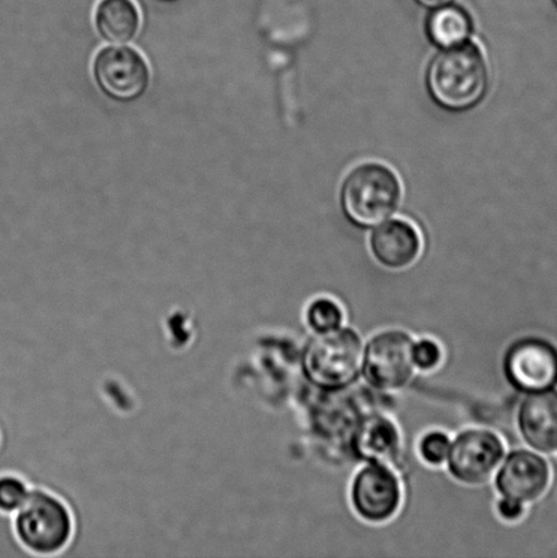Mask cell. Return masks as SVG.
Returning <instances> with one entry per match:
<instances>
[{
  "label": "cell",
  "instance_id": "6da1fadb",
  "mask_svg": "<svg viewBox=\"0 0 557 558\" xmlns=\"http://www.w3.org/2000/svg\"><path fill=\"white\" fill-rule=\"evenodd\" d=\"M489 71L483 49L473 43L446 48L429 64L431 96L450 111H465L483 100Z\"/></svg>",
  "mask_w": 557,
  "mask_h": 558
},
{
  "label": "cell",
  "instance_id": "7a4b0ae2",
  "mask_svg": "<svg viewBox=\"0 0 557 558\" xmlns=\"http://www.w3.org/2000/svg\"><path fill=\"white\" fill-rule=\"evenodd\" d=\"M14 533L33 556L63 555L75 535L74 513L62 497L32 488L25 505L15 512Z\"/></svg>",
  "mask_w": 557,
  "mask_h": 558
},
{
  "label": "cell",
  "instance_id": "3957f363",
  "mask_svg": "<svg viewBox=\"0 0 557 558\" xmlns=\"http://www.w3.org/2000/svg\"><path fill=\"white\" fill-rule=\"evenodd\" d=\"M363 343L352 328L316 333L304 349L302 366L311 385L340 391L362 375Z\"/></svg>",
  "mask_w": 557,
  "mask_h": 558
},
{
  "label": "cell",
  "instance_id": "277c9868",
  "mask_svg": "<svg viewBox=\"0 0 557 558\" xmlns=\"http://www.w3.org/2000/svg\"><path fill=\"white\" fill-rule=\"evenodd\" d=\"M402 187L396 172L384 163L354 168L342 185V209L359 227L384 222L400 205Z\"/></svg>",
  "mask_w": 557,
  "mask_h": 558
},
{
  "label": "cell",
  "instance_id": "5b68a950",
  "mask_svg": "<svg viewBox=\"0 0 557 558\" xmlns=\"http://www.w3.org/2000/svg\"><path fill=\"white\" fill-rule=\"evenodd\" d=\"M98 89L118 102H134L149 89L152 73L144 54L135 48H101L92 64Z\"/></svg>",
  "mask_w": 557,
  "mask_h": 558
},
{
  "label": "cell",
  "instance_id": "8992f818",
  "mask_svg": "<svg viewBox=\"0 0 557 558\" xmlns=\"http://www.w3.org/2000/svg\"><path fill=\"white\" fill-rule=\"evenodd\" d=\"M414 341L409 333L389 330L376 333L363 350L362 374L380 391L400 390L412 379Z\"/></svg>",
  "mask_w": 557,
  "mask_h": 558
},
{
  "label": "cell",
  "instance_id": "52a82bcc",
  "mask_svg": "<svg viewBox=\"0 0 557 558\" xmlns=\"http://www.w3.org/2000/svg\"><path fill=\"white\" fill-rule=\"evenodd\" d=\"M506 380L518 392L534 393L557 386V348L548 339L525 337L511 343L504 357Z\"/></svg>",
  "mask_w": 557,
  "mask_h": 558
},
{
  "label": "cell",
  "instance_id": "ba28073f",
  "mask_svg": "<svg viewBox=\"0 0 557 558\" xmlns=\"http://www.w3.org/2000/svg\"><path fill=\"white\" fill-rule=\"evenodd\" d=\"M505 457V445L494 432L469 429L451 442L447 466L460 483L479 485L487 481Z\"/></svg>",
  "mask_w": 557,
  "mask_h": 558
},
{
  "label": "cell",
  "instance_id": "9c48e42d",
  "mask_svg": "<svg viewBox=\"0 0 557 558\" xmlns=\"http://www.w3.org/2000/svg\"><path fill=\"white\" fill-rule=\"evenodd\" d=\"M351 500L354 511L364 521H390L402 502L400 480L386 464L368 463L353 480Z\"/></svg>",
  "mask_w": 557,
  "mask_h": 558
},
{
  "label": "cell",
  "instance_id": "30bf717a",
  "mask_svg": "<svg viewBox=\"0 0 557 558\" xmlns=\"http://www.w3.org/2000/svg\"><path fill=\"white\" fill-rule=\"evenodd\" d=\"M550 480L549 464L538 453L518 450L505 459L496 474V489L501 497L526 505L540 499Z\"/></svg>",
  "mask_w": 557,
  "mask_h": 558
},
{
  "label": "cell",
  "instance_id": "8fae6325",
  "mask_svg": "<svg viewBox=\"0 0 557 558\" xmlns=\"http://www.w3.org/2000/svg\"><path fill=\"white\" fill-rule=\"evenodd\" d=\"M523 440L542 453L557 452V390L528 393L518 410Z\"/></svg>",
  "mask_w": 557,
  "mask_h": 558
},
{
  "label": "cell",
  "instance_id": "7c38bea8",
  "mask_svg": "<svg viewBox=\"0 0 557 558\" xmlns=\"http://www.w3.org/2000/svg\"><path fill=\"white\" fill-rule=\"evenodd\" d=\"M422 236L405 220H392L380 226L371 236L375 259L387 269L401 270L416 262L422 253Z\"/></svg>",
  "mask_w": 557,
  "mask_h": 558
},
{
  "label": "cell",
  "instance_id": "4fadbf2b",
  "mask_svg": "<svg viewBox=\"0 0 557 558\" xmlns=\"http://www.w3.org/2000/svg\"><path fill=\"white\" fill-rule=\"evenodd\" d=\"M401 437L397 426L384 415H367L352 432L353 456L367 463L386 464L400 452Z\"/></svg>",
  "mask_w": 557,
  "mask_h": 558
},
{
  "label": "cell",
  "instance_id": "5bb4252c",
  "mask_svg": "<svg viewBox=\"0 0 557 558\" xmlns=\"http://www.w3.org/2000/svg\"><path fill=\"white\" fill-rule=\"evenodd\" d=\"M141 22V11L134 0H100L95 9L96 29L108 43L133 41Z\"/></svg>",
  "mask_w": 557,
  "mask_h": 558
},
{
  "label": "cell",
  "instance_id": "9a60e30c",
  "mask_svg": "<svg viewBox=\"0 0 557 558\" xmlns=\"http://www.w3.org/2000/svg\"><path fill=\"white\" fill-rule=\"evenodd\" d=\"M428 36L436 46L450 48L468 40L472 32V20L465 10L456 5H444L428 20Z\"/></svg>",
  "mask_w": 557,
  "mask_h": 558
},
{
  "label": "cell",
  "instance_id": "2e32d148",
  "mask_svg": "<svg viewBox=\"0 0 557 558\" xmlns=\"http://www.w3.org/2000/svg\"><path fill=\"white\" fill-rule=\"evenodd\" d=\"M342 308L335 300L322 298L308 306L307 323L316 333L335 331L342 326Z\"/></svg>",
  "mask_w": 557,
  "mask_h": 558
},
{
  "label": "cell",
  "instance_id": "e0dca14e",
  "mask_svg": "<svg viewBox=\"0 0 557 558\" xmlns=\"http://www.w3.org/2000/svg\"><path fill=\"white\" fill-rule=\"evenodd\" d=\"M29 484L16 475L5 474L0 477V512L15 513L29 497Z\"/></svg>",
  "mask_w": 557,
  "mask_h": 558
},
{
  "label": "cell",
  "instance_id": "ac0fdd59",
  "mask_svg": "<svg viewBox=\"0 0 557 558\" xmlns=\"http://www.w3.org/2000/svg\"><path fill=\"white\" fill-rule=\"evenodd\" d=\"M450 446L449 436L444 434V432H429L420 441V456L423 457L425 462L433 464V466H439V464L447 461Z\"/></svg>",
  "mask_w": 557,
  "mask_h": 558
},
{
  "label": "cell",
  "instance_id": "d6986e66",
  "mask_svg": "<svg viewBox=\"0 0 557 558\" xmlns=\"http://www.w3.org/2000/svg\"><path fill=\"white\" fill-rule=\"evenodd\" d=\"M441 361V350L439 344L431 341V339H422L414 342L413 363L422 371H431L436 368Z\"/></svg>",
  "mask_w": 557,
  "mask_h": 558
},
{
  "label": "cell",
  "instance_id": "ffe728a7",
  "mask_svg": "<svg viewBox=\"0 0 557 558\" xmlns=\"http://www.w3.org/2000/svg\"><path fill=\"white\" fill-rule=\"evenodd\" d=\"M523 510L525 508H523L521 502L505 499V497H501L498 505L499 515L510 522L518 521L522 517Z\"/></svg>",
  "mask_w": 557,
  "mask_h": 558
},
{
  "label": "cell",
  "instance_id": "44dd1931",
  "mask_svg": "<svg viewBox=\"0 0 557 558\" xmlns=\"http://www.w3.org/2000/svg\"><path fill=\"white\" fill-rule=\"evenodd\" d=\"M420 3L427 5V8H444L455 2V0H419Z\"/></svg>",
  "mask_w": 557,
  "mask_h": 558
},
{
  "label": "cell",
  "instance_id": "7402d4cb",
  "mask_svg": "<svg viewBox=\"0 0 557 558\" xmlns=\"http://www.w3.org/2000/svg\"><path fill=\"white\" fill-rule=\"evenodd\" d=\"M554 2H555V3H556V5H557V0H554Z\"/></svg>",
  "mask_w": 557,
  "mask_h": 558
}]
</instances>
